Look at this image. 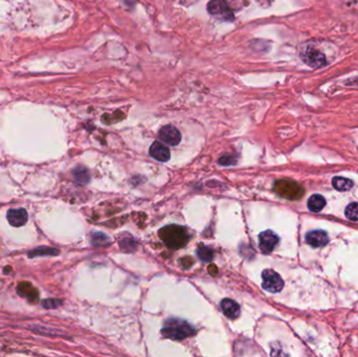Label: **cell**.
Listing matches in <instances>:
<instances>
[{
	"instance_id": "12",
	"label": "cell",
	"mask_w": 358,
	"mask_h": 357,
	"mask_svg": "<svg viewBox=\"0 0 358 357\" xmlns=\"http://www.w3.org/2000/svg\"><path fill=\"white\" fill-rule=\"evenodd\" d=\"M220 306H221V310H222L223 314L228 318L235 319L240 315V306H239L235 301H233L231 299L222 300Z\"/></svg>"
},
{
	"instance_id": "15",
	"label": "cell",
	"mask_w": 358,
	"mask_h": 357,
	"mask_svg": "<svg viewBox=\"0 0 358 357\" xmlns=\"http://www.w3.org/2000/svg\"><path fill=\"white\" fill-rule=\"evenodd\" d=\"M73 176H75L76 180L79 182V184H82V185L87 184L90 179L88 171L83 167H79L73 171Z\"/></svg>"
},
{
	"instance_id": "17",
	"label": "cell",
	"mask_w": 358,
	"mask_h": 357,
	"mask_svg": "<svg viewBox=\"0 0 358 357\" xmlns=\"http://www.w3.org/2000/svg\"><path fill=\"white\" fill-rule=\"evenodd\" d=\"M346 217L348 219H350L352 221H357L358 220V203H353L350 204L345 210Z\"/></svg>"
},
{
	"instance_id": "9",
	"label": "cell",
	"mask_w": 358,
	"mask_h": 357,
	"mask_svg": "<svg viewBox=\"0 0 358 357\" xmlns=\"http://www.w3.org/2000/svg\"><path fill=\"white\" fill-rule=\"evenodd\" d=\"M6 218L11 225L20 227L27 222L29 215H27V212L24 208H12L7 212Z\"/></svg>"
},
{
	"instance_id": "4",
	"label": "cell",
	"mask_w": 358,
	"mask_h": 357,
	"mask_svg": "<svg viewBox=\"0 0 358 357\" xmlns=\"http://www.w3.org/2000/svg\"><path fill=\"white\" fill-rule=\"evenodd\" d=\"M275 191L279 195L287 199H299L304 195V189L291 180H280L275 185Z\"/></svg>"
},
{
	"instance_id": "2",
	"label": "cell",
	"mask_w": 358,
	"mask_h": 357,
	"mask_svg": "<svg viewBox=\"0 0 358 357\" xmlns=\"http://www.w3.org/2000/svg\"><path fill=\"white\" fill-rule=\"evenodd\" d=\"M159 236L163 242L173 250L180 249L189 241L188 232L185 228L177 225L166 226L159 232Z\"/></svg>"
},
{
	"instance_id": "3",
	"label": "cell",
	"mask_w": 358,
	"mask_h": 357,
	"mask_svg": "<svg viewBox=\"0 0 358 357\" xmlns=\"http://www.w3.org/2000/svg\"><path fill=\"white\" fill-rule=\"evenodd\" d=\"M300 56L307 65L313 68H320L327 65V58L322 52V51L318 50L313 44L307 43L304 48L302 49Z\"/></svg>"
},
{
	"instance_id": "7",
	"label": "cell",
	"mask_w": 358,
	"mask_h": 357,
	"mask_svg": "<svg viewBox=\"0 0 358 357\" xmlns=\"http://www.w3.org/2000/svg\"><path fill=\"white\" fill-rule=\"evenodd\" d=\"M279 237L272 231H265L259 235V246L263 254H270L279 244Z\"/></svg>"
},
{
	"instance_id": "1",
	"label": "cell",
	"mask_w": 358,
	"mask_h": 357,
	"mask_svg": "<svg viewBox=\"0 0 358 357\" xmlns=\"http://www.w3.org/2000/svg\"><path fill=\"white\" fill-rule=\"evenodd\" d=\"M195 333V329L189 323L178 318H170L161 329V334L166 337L172 338L175 341H181L185 338L192 336Z\"/></svg>"
},
{
	"instance_id": "11",
	"label": "cell",
	"mask_w": 358,
	"mask_h": 357,
	"mask_svg": "<svg viewBox=\"0 0 358 357\" xmlns=\"http://www.w3.org/2000/svg\"><path fill=\"white\" fill-rule=\"evenodd\" d=\"M306 241L312 247H323L329 242V236L325 231H312L306 235Z\"/></svg>"
},
{
	"instance_id": "10",
	"label": "cell",
	"mask_w": 358,
	"mask_h": 357,
	"mask_svg": "<svg viewBox=\"0 0 358 357\" xmlns=\"http://www.w3.org/2000/svg\"><path fill=\"white\" fill-rule=\"evenodd\" d=\"M149 153L154 159L161 161V162L168 161L171 157V153H170L169 148L167 147V146L161 144L160 142H154L151 145Z\"/></svg>"
},
{
	"instance_id": "13",
	"label": "cell",
	"mask_w": 358,
	"mask_h": 357,
	"mask_svg": "<svg viewBox=\"0 0 358 357\" xmlns=\"http://www.w3.org/2000/svg\"><path fill=\"white\" fill-rule=\"evenodd\" d=\"M307 205L311 212H314V213L320 212V210L326 206V199L322 195L314 194L309 198Z\"/></svg>"
},
{
	"instance_id": "14",
	"label": "cell",
	"mask_w": 358,
	"mask_h": 357,
	"mask_svg": "<svg viewBox=\"0 0 358 357\" xmlns=\"http://www.w3.org/2000/svg\"><path fill=\"white\" fill-rule=\"evenodd\" d=\"M332 186L337 190L341 192H346L351 190L353 187V181L349 178H345V177H334L332 180Z\"/></svg>"
},
{
	"instance_id": "6",
	"label": "cell",
	"mask_w": 358,
	"mask_h": 357,
	"mask_svg": "<svg viewBox=\"0 0 358 357\" xmlns=\"http://www.w3.org/2000/svg\"><path fill=\"white\" fill-rule=\"evenodd\" d=\"M207 12L222 20L234 19V14L225 0H210L207 3Z\"/></svg>"
},
{
	"instance_id": "5",
	"label": "cell",
	"mask_w": 358,
	"mask_h": 357,
	"mask_svg": "<svg viewBox=\"0 0 358 357\" xmlns=\"http://www.w3.org/2000/svg\"><path fill=\"white\" fill-rule=\"evenodd\" d=\"M262 287L271 294L280 292L284 287V281L279 273L272 269H265L262 272Z\"/></svg>"
},
{
	"instance_id": "8",
	"label": "cell",
	"mask_w": 358,
	"mask_h": 357,
	"mask_svg": "<svg viewBox=\"0 0 358 357\" xmlns=\"http://www.w3.org/2000/svg\"><path fill=\"white\" fill-rule=\"evenodd\" d=\"M159 139L169 146H177L181 141V134L177 128L172 125L163 126L158 132Z\"/></svg>"
},
{
	"instance_id": "16",
	"label": "cell",
	"mask_w": 358,
	"mask_h": 357,
	"mask_svg": "<svg viewBox=\"0 0 358 357\" xmlns=\"http://www.w3.org/2000/svg\"><path fill=\"white\" fill-rule=\"evenodd\" d=\"M197 255L201 261L210 262L213 260L214 252L212 251V249H209L207 246H200L197 251Z\"/></svg>"
}]
</instances>
